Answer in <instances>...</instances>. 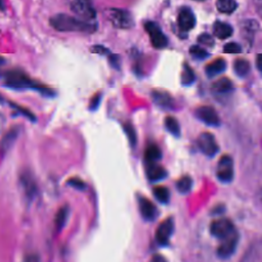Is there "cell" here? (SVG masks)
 <instances>
[{
    "mask_svg": "<svg viewBox=\"0 0 262 262\" xmlns=\"http://www.w3.org/2000/svg\"><path fill=\"white\" fill-rule=\"evenodd\" d=\"M4 85L10 89L24 90V89H34L40 92L44 96L52 97L55 96V91L47 86L41 85L35 80H33L25 72L19 69L8 70L3 75Z\"/></svg>",
    "mask_w": 262,
    "mask_h": 262,
    "instance_id": "obj_1",
    "label": "cell"
},
{
    "mask_svg": "<svg viewBox=\"0 0 262 262\" xmlns=\"http://www.w3.org/2000/svg\"><path fill=\"white\" fill-rule=\"evenodd\" d=\"M51 26L61 32H83L93 33L96 31V24L91 21L77 19L68 14H57L51 19Z\"/></svg>",
    "mask_w": 262,
    "mask_h": 262,
    "instance_id": "obj_2",
    "label": "cell"
},
{
    "mask_svg": "<svg viewBox=\"0 0 262 262\" xmlns=\"http://www.w3.org/2000/svg\"><path fill=\"white\" fill-rule=\"evenodd\" d=\"M70 7L82 20L92 22L96 18V10L91 0H73Z\"/></svg>",
    "mask_w": 262,
    "mask_h": 262,
    "instance_id": "obj_3",
    "label": "cell"
},
{
    "mask_svg": "<svg viewBox=\"0 0 262 262\" xmlns=\"http://www.w3.org/2000/svg\"><path fill=\"white\" fill-rule=\"evenodd\" d=\"M109 19L114 27L118 29H130L134 25L132 15L127 10L112 8L109 11Z\"/></svg>",
    "mask_w": 262,
    "mask_h": 262,
    "instance_id": "obj_4",
    "label": "cell"
},
{
    "mask_svg": "<svg viewBox=\"0 0 262 262\" xmlns=\"http://www.w3.org/2000/svg\"><path fill=\"white\" fill-rule=\"evenodd\" d=\"M144 29L149 34L151 42L155 48L162 49L168 45V39L158 24L154 22H146L144 24Z\"/></svg>",
    "mask_w": 262,
    "mask_h": 262,
    "instance_id": "obj_5",
    "label": "cell"
},
{
    "mask_svg": "<svg viewBox=\"0 0 262 262\" xmlns=\"http://www.w3.org/2000/svg\"><path fill=\"white\" fill-rule=\"evenodd\" d=\"M236 231L234 223L227 218H220L212 221L210 225V233L217 239H224Z\"/></svg>",
    "mask_w": 262,
    "mask_h": 262,
    "instance_id": "obj_6",
    "label": "cell"
},
{
    "mask_svg": "<svg viewBox=\"0 0 262 262\" xmlns=\"http://www.w3.org/2000/svg\"><path fill=\"white\" fill-rule=\"evenodd\" d=\"M217 177L222 183H231L234 178V162L231 156L224 155L220 158L217 166Z\"/></svg>",
    "mask_w": 262,
    "mask_h": 262,
    "instance_id": "obj_7",
    "label": "cell"
},
{
    "mask_svg": "<svg viewBox=\"0 0 262 262\" xmlns=\"http://www.w3.org/2000/svg\"><path fill=\"white\" fill-rule=\"evenodd\" d=\"M198 145L202 153L208 157L215 156L219 151V147L215 140L214 135L210 132H203L199 136Z\"/></svg>",
    "mask_w": 262,
    "mask_h": 262,
    "instance_id": "obj_8",
    "label": "cell"
},
{
    "mask_svg": "<svg viewBox=\"0 0 262 262\" xmlns=\"http://www.w3.org/2000/svg\"><path fill=\"white\" fill-rule=\"evenodd\" d=\"M238 242H239V235L237 231H235L233 234L227 236L226 238L222 239V242L217 249L218 256L222 259L231 257L237 249Z\"/></svg>",
    "mask_w": 262,
    "mask_h": 262,
    "instance_id": "obj_9",
    "label": "cell"
},
{
    "mask_svg": "<svg viewBox=\"0 0 262 262\" xmlns=\"http://www.w3.org/2000/svg\"><path fill=\"white\" fill-rule=\"evenodd\" d=\"M174 221L172 218H167L164 220L157 228L156 241L160 246H167L169 244L170 238L173 234Z\"/></svg>",
    "mask_w": 262,
    "mask_h": 262,
    "instance_id": "obj_10",
    "label": "cell"
},
{
    "mask_svg": "<svg viewBox=\"0 0 262 262\" xmlns=\"http://www.w3.org/2000/svg\"><path fill=\"white\" fill-rule=\"evenodd\" d=\"M196 116L202 122L211 126H218L220 124V119L216 111L212 107L202 106L196 111Z\"/></svg>",
    "mask_w": 262,
    "mask_h": 262,
    "instance_id": "obj_11",
    "label": "cell"
},
{
    "mask_svg": "<svg viewBox=\"0 0 262 262\" xmlns=\"http://www.w3.org/2000/svg\"><path fill=\"white\" fill-rule=\"evenodd\" d=\"M138 207L142 218L146 221H154L158 216V209L152 201L146 199L145 196L138 198Z\"/></svg>",
    "mask_w": 262,
    "mask_h": 262,
    "instance_id": "obj_12",
    "label": "cell"
},
{
    "mask_svg": "<svg viewBox=\"0 0 262 262\" xmlns=\"http://www.w3.org/2000/svg\"><path fill=\"white\" fill-rule=\"evenodd\" d=\"M20 180H21V185L25 193L26 198L29 200H32L36 196V193H37V185L35 182V178L33 177L31 172L25 171L21 174Z\"/></svg>",
    "mask_w": 262,
    "mask_h": 262,
    "instance_id": "obj_13",
    "label": "cell"
},
{
    "mask_svg": "<svg viewBox=\"0 0 262 262\" xmlns=\"http://www.w3.org/2000/svg\"><path fill=\"white\" fill-rule=\"evenodd\" d=\"M178 26L183 31H190L192 30L196 25V18L193 11L188 8L184 7L180 10L178 14Z\"/></svg>",
    "mask_w": 262,
    "mask_h": 262,
    "instance_id": "obj_14",
    "label": "cell"
},
{
    "mask_svg": "<svg viewBox=\"0 0 262 262\" xmlns=\"http://www.w3.org/2000/svg\"><path fill=\"white\" fill-rule=\"evenodd\" d=\"M146 176L150 182H160L167 176L166 169L155 163H146Z\"/></svg>",
    "mask_w": 262,
    "mask_h": 262,
    "instance_id": "obj_15",
    "label": "cell"
},
{
    "mask_svg": "<svg viewBox=\"0 0 262 262\" xmlns=\"http://www.w3.org/2000/svg\"><path fill=\"white\" fill-rule=\"evenodd\" d=\"M19 132L20 131L18 127H13L7 131V133L3 136L1 141H0V154L5 155L9 151L16 138H18Z\"/></svg>",
    "mask_w": 262,
    "mask_h": 262,
    "instance_id": "obj_16",
    "label": "cell"
},
{
    "mask_svg": "<svg viewBox=\"0 0 262 262\" xmlns=\"http://www.w3.org/2000/svg\"><path fill=\"white\" fill-rule=\"evenodd\" d=\"M225 69H226V62L223 59H217L207 66L205 72L209 78H212L219 75Z\"/></svg>",
    "mask_w": 262,
    "mask_h": 262,
    "instance_id": "obj_17",
    "label": "cell"
},
{
    "mask_svg": "<svg viewBox=\"0 0 262 262\" xmlns=\"http://www.w3.org/2000/svg\"><path fill=\"white\" fill-rule=\"evenodd\" d=\"M213 32H214V35L217 38L226 39L233 35L234 30L231 25L222 22H216L214 24V27H213Z\"/></svg>",
    "mask_w": 262,
    "mask_h": 262,
    "instance_id": "obj_18",
    "label": "cell"
},
{
    "mask_svg": "<svg viewBox=\"0 0 262 262\" xmlns=\"http://www.w3.org/2000/svg\"><path fill=\"white\" fill-rule=\"evenodd\" d=\"M69 213H70V209L69 206L65 205L62 208H60V210L58 211L56 218H55V225L57 231L60 232L64 228V226L67 223L68 217H69Z\"/></svg>",
    "mask_w": 262,
    "mask_h": 262,
    "instance_id": "obj_19",
    "label": "cell"
},
{
    "mask_svg": "<svg viewBox=\"0 0 262 262\" xmlns=\"http://www.w3.org/2000/svg\"><path fill=\"white\" fill-rule=\"evenodd\" d=\"M152 96H153L155 104H157L158 106L162 108H169L172 106V97L170 96L169 93L165 91L156 90L153 92Z\"/></svg>",
    "mask_w": 262,
    "mask_h": 262,
    "instance_id": "obj_20",
    "label": "cell"
},
{
    "mask_svg": "<svg viewBox=\"0 0 262 262\" xmlns=\"http://www.w3.org/2000/svg\"><path fill=\"white\" fill-rule=\"evenodd\" d=\"M161 158H162V152L157 144L152 143L150 145H147L144 152V159L146 163H155L159 161Z\"/></svg>",
    "mask_w": 262,
    "mask_h": 262,
    "instance_id": "obj_21",
    "label": "cell"
},
{
    "mask_svg": "<svg viewBox=\"0 0 262 262\" xmlns=\"http://www.w3.org/2000/svg\"><path fill=\"white\" fill-rule=\"evenodd\" d=\"M233 88H234L233 82L228 78H221L212 85V89L218 93L229 92L231 90H233Z\"/></svg>",
    "mask_w": 262,
    "mask_h": 262,
    "instance_id": "obj_22",
    "label": "cell"
},
{
    "mask_svg": "<svg viewBox=\"0 0 262 262\" xmlns=\"http://www.w3.org/2000/svg\"><path fill=\"white\" fill-rule=\"evenodd\" d=\"M250 64L248 61L239 59L236 60L234 63V71L239 77H245L247 76L250 72Z\"/></svg>",
    "mask_w": 262,
    "mask_h": 262,
    "instance_id": "obj_23",
    "label": "cell"
},
{
    "mask_svg": "<svg viewBox=\"0 0 262 262\" xmlns=\"http://www.w3.org/2000/svg\"><path fill=\"white\" fill-rule=\"evenodd\" d=\"M155 198L162 204H167L170 200V192L166 187H156L153 190Z\"/></svg>",
    "mask_w": 262,
    "mask_h": 262,
    "instance_id": "obj_24",
    "label": "cell"
},
{
    "mask_svg": "<svg viewBox=\"0 0 262 262\" xmlns=\"http://www.w3.org/2000/svg\"><path fill=\"white\" fill-rule=\"evenodd\" d=\"M235 0H218L217 9L222 13H233L237 8Z\"/></svg>",
    "mask_w": 262,
    "mask_h": 262,
    "instance_id": "obj_25",
    "label": "cell"
},
{
    "mask_svg": "<svg viewBox=\"0 0 262 262\" xmlns=\"http://www.w3.org/2000/svg\"><path fill=\"white\" fill-rule=\"evenodd\" d=\"M195 80H196V75H195L194 70L190 67L189 65L185 64L183 72H182V83L188 86V85L193 84Z\"/></svg>",
    "mask_w": 262,
    "mask_h": 262,
    "instance_id": "obj_26",
    "label": "cell"
},
{
    "mask_svg": "<svg viewBox=\"0 0 262 262\" xmlns=\"http://www.w3.org/2000/svg\"><path fill=\"white\" fill-rule=\"evenodd\" d=\"M165 127L166 129L169 131V132L174 135L175 137H179L180 136V126L178 121L171 116L166 117L165 119Z\"/></svg>",
    "mask_w": 262,
    "mask_h": 262,
    "instance_id": "obj_27",
    "label": "cell"
},
{
    "mask_svg": "<svg viewBox=\"0 0 262 262\" xmlns=\"http://www.w3.org/2000/svg\"><path fill=\"white\" fill-rule=\"evenodd\" d=\"M193 187V180L190 176L186 175L176 183V189L180 194H188Z\"/></svg>",
    "mask_w": 262,
    "mask_h": 262,
    "instance_id": "obj_28",
    "label": "cell"
},
{
    "mask_svg": "<svg viewBox=\"0 0 262 262\" xmlns=\"http://www.w3.org/2000/svg\"><path fill=\"white\" fill-rule=\"evenodd\" d=\"M124 131H125V133H126L127 137H128L130 146L131 147L136 146V143H137V135H136V131H135L134 127L132 126V124L125 123V125H124Z\"/></svg>",
    "mask_w": 262,
    "mask_h": 262,
    "instance_id": "obj_29",
    "label": "cell"
},
{
    "mask_svg": "<svg viewBox=\"0 0 262 262\" xmlns=\"http://www.w3.org/2000/svg\"><path fill=\"white\" fill-rule=\"evenodd\" d=\"M190 54L193 58H195L196 60H204V59L209 57V54L206 52V49H204L198 45L192 46L190 49Z\"/></svg>",
    "mask_w": 262,
    "mask_h": 262,
    "instance_id": "obj_30",
    "label": "cell"
},
{
    "mask_svg": "<svg viewBox=\"0 0 262 262\" xmlns=\"http://www.w3.org/2000/svg\"><path fill=\"white\" fill-rule=\"evenodd\" d=\"M10 106H11L13 109H15L16 111H18L21 115H23V116H25L26 118H28L29 120H31L32 122H35V121H36V117L34 116V114H33L31 111H29V110H27V109H25V108H23V107H21V106L15 105V104H13V103H11Z\"/></svg>",
    "mask_w": 262,
    "mask_h": 262,
    "instance_id": "obj_31",
    "label": "cell"
},
{
    "mask_svg": "<svg viewBox=\"0 0 262 262\" xmlns=\"http://www.w3.org/2000/svg\"><path fill=\"white\" fill-rule=\"evenodd\" d=\"M223 52L225 54H240L242 53V47L238 43L231 42V43H227L224 45Z\"/></svg>",
    "mask_w": 262,
    "mask_h": 262,
    "instance_id": "obj_32",
    "label": "cell"
},
{
    "mask_svg": "<svg viewBox=\"0 0 262 262\" xmlns=\"http://www.w3.org/2000/svg\"><path fill=\"white\" fill-rule=\"evenodd\" d=\"M68 185L71 186L72 188H74L76 190H80V191H83L86 188V185L84 184L83 180H81L80 178H71V179H69Z\"/></svg>",
    "mask_w": 262,
    "mask_h": 262,
    "instance_id": "obj_33",
    "label": "cell"
},
{
    "mask_svg": "<svg viewBox=\"0 0 262 262\" xmlns=\"http://www.w3.org/2000/svg\"><path fill=\"white\" fill-rule=\"evenodd\" d=\"M198 41L201 43V44H204L206 46H213L214 45V39H213V37L209 34H202L199 36L198 38Z\"/></svg>",
    "mask_w": 262,
    "mask_h": 262,
    "instance_id": "obj_34",
    "label": "cell"
},
{
    "mask_svg": "<svg viewBox=\"0 0 262 262\" xmlns=\"http://www.w3.org/2000/svg\"><path fill=\"white\" fill-rule=\"evenodd\" d=\"M101 101H102V93H96L93 97H92V100L89 104V110L91 111H94L97 109V107L100 106L101 104Z\"/></svg>",
    "mask_w": 262,
    "mask_h": 262,
    "instance_id": "obj_35",
    "label": "cell"
},
{
    "mask_svg": "<svg viewBox=\"0 0 262 262\" xmlns=\"http://www.w3.org/2000/svg\"><path fill=\"white\" fill-rule=\"evenodd\" d=\"M91 52L92 53H95V54H100V55H110L109 49L106 48L105 46H102V45L92 46Z\"/></svg>",
    "mask_w": 262,
    "mask_h": 262,
    "instance_id": "obj_36",
    "label": "cell"
},
{
    "mask_svg": "<svg viewBox=\"0 0 262 262\" xmlns=\"http://www.w3.org/2000/svg\"><path fill=\"white\" fill-rule=\"evenodd\" d=\"M120 57H118V56H114V55H111L110 56V63H111V65L113 66V67H115V68H116V69H119V67H120V65H119V61H120V59H119Z\"/></svg>",
    "mask_w": 262,
    "mask_h": 262,
    "instance_id": "obj_37",
    "label": "cell"
},
{
    "mask_svg": "<svg viewBox=\"0 0 262 262\" xmlns=\"http://www.w3.org/2000/svg\"><path fill=\"white\" fill-rule=\"evenodd\" d=\"M256 67L257 69L262 72V55H258L256 59Z\"/></svg>",
    "mask_w": 262,
    "mask_h": 262,
    "instance_id": "obj_38",
    "label": "cell"
},
{
    "mask_svg": "<svg viewBox=\"0 0 262 262\" xmlns=\"http://www.w3.org/2000/svg\"><path fill=\"white\" fill-rule=\"evenodd\" d=\"M5 8V5H4V0H0V9L3 10Z\"/></svg>",
    "mask_w": 262,
    "mask_h": 262,
    "instance_id": "obj_39",
    "label": "cell"
},
{
    "mask_svg": "<svg viewBox=\"0 0 262 262\" xmlns=\"http://www.w3.org/2000/svg\"><path fill=\"white\" fill-rule=\"evenodd\" d=\"M4 64H5V60L3 58L0 57V68H1Z\"/></svg>",
    "mask_w": 262,
    "mask_h": 262,
    "instance_id": "obj_40",
    "label": "cell"
},
{
    "mask_svg": "<svg viewBox=\"0 0 262 262\" xmlns=\"http://www.w3.org/2000/svg\"><path fill=\"white\" fill-rule=\"evenodd\" d=\"M153 260H154V261H155V260H162V261H164L165 259H164V258L161 257V256H155V257L153 258Z\"/></svg>",
    "mask_w": 262,
    "mask_h": 262,
    "instance_id": "obj_41",
    "label": "cell"
},
{
    "mask_svg": "<svg viewBox=\"0 0 262 262\" xmlns=\"http://www.w3.org/2000/svg\"><path fill=\"white\" fill-rule=\"evenodd\" d=\"M259 13L262 16V0H260V4H259Z\"/></svg>",
    "mask_w": 262,
    "mask_h": 262,
    "instance_id": "obj_42",
    "label": "cell"
},
{
    "mask_svg": "<svg viewBox=\"0 0 262 262\" xmlns=\"http://www.w3.org/2000/svg\"><path fill=\"white\" fill-rule=\"evenodd\" d=\"M196 1H202V0H196Z\"/></svg>",
    "mask_w": 262,
    "mask_h": 262,
    "instance_id": "obj_43",
    "label": "cell"
},
{
    "mask_svg": "<svg viewBox=\"0 0 262 262\" xmlns=\"http://www.w3.org/2000/svg\"><path fill=\"white\" fill-rule=\"evenodd\" d=\"M261 201H262V194H261Z\"/></svg>",
    "mask_w": 262,
    "mask_h": 262,
    "instance_id": "obj_44",
    "label": "cell"
}]
</instances>
